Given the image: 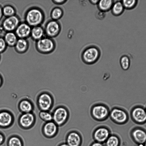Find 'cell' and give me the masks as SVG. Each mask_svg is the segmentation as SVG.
<instances>
[{"label": "cell", "instance_id": "6da1fadb", "mask_svg": "<svg viewBox=\"0 0 146 146\" xmlns=\"http://www.w3.org/2000/svg\"><path fill=\"white\" fill-rule=\"evenodd\" d=\"M24 19L25 22L32 27L41 25L44 21V15L40 8L32 7L26 12Z\"/></svg>", "mask_w": 146, "mask_h": 146}, {"label": "cell", "instance_id": "7a4b0ae2", "mask_svg": "<svg viewBox=\"0 0 146 146\" xmlns=\"http://www.w3.org/2000/svg\"><path fill=\"white\" fill-rule=\"evenodd\" d=\"M110 110L106 104L99 103L93 105L90 109V114L95 120L98 121H104L109 117Z\"/></svg>", "mask_w": 146, "mask_h": 146}, {"label": "cell", "instance_id": "3957f363", "mask_svg": "<svg viewBox=\"0 0 146 146\" xmlns=\"http://www.w3.org/2000/svg\"><path fill=\"white\" fill-rule=\"evenodd\" d=\"M100 55V52L99 48L96 46H92L86 48L83 50L81 58L84 63L92 64L98 60Z\"/></svg>", "mask_w": 146, "mask_h": 146}, {"label": "cell", "instance_id": "277c9868", "mask_svg": "<svg viewBox=\"0 0 146 146\" xmlns=\"http://www.w3.org/2000/svg\"><path fill=\"white\" fill-rule=\"evenodd\" d=\"M35 47L39 52L42 54H48L54 50L56 44L52 38L45 36L36 41Z\"/></svg>", "mask_w": 146, "mask_h": 146}, {"label": "cell", "instance_id": "5b68a950", "mask_svg": "<svg viewBox=\"0 0 146 146\" xmlns=\"http://www.w3.org/2000/svg\"><path fill=\"white\" fill-rule=\"evenodd\" d=\"M109 117L114 123L123 124L128 120L129 115L127 111L124 108L115 106L110 110Z\"/></svg>", "mask_w": 146, "mask_h": 146}, {"label": "cell", "instance_id": "8992f818", "mask_svg": "<svg viewBox=\"0 0 146 146\" xmlns=\"http://www.w3.org/2000/svg\"><path fill=\"white\" fill-rule=\"evenodd\" d=\"M52 114V121L58 126H62L65 123L69 116L68 110L66 107L63 106L56 108Z\"/></svg>", "mask_w": 146, "mask_h": 146}, {"label": "cell", "instance_id": "52a82bcc", "mask_svg": "<svg viewBox=\"0 0 146 146\" xmlns=\"http://www.w3.org/2000/svg\"><path fill=\"white\" fill-rule=\"evenodd\" d=\"M130 115L132 120L137 123L146 122V111L142 106L136 105L133 107L130 110Z\"/></svg>", "mask_w": 146, "mask_h": 146}, {"label": "cell", "instance_id": "ba28073f", "mask_svg": "<svg viewBox=\"0 0 146 146\" xmlns=\"http://www.w3.org/2000/svg\"><path fill=\"white\" fill-rule=\"evenodd\" d=\"M37 103L40 111H48L53 105L54 100L50 94L44 92L40 94L38 96Z\"/></svg>", "mask_w": 146, "mask_h": 146}, {"label": "cell", "instance_id": "9c48e42d", "mask_svg": "<svg viewBox=\"0 0 146 146\" xmlns=\"http://www.w3.org/2000/svg\"><path fill=\"white\" fill-rule=\"evenodd\" d=\"M44 29L45 36L52 38L59 34L61 30V26L58 21L51 19L46 23Z\"/></svg>", "mask_w": 146, "mask_h": 146}, {"label": "cell", "instance_id": "30bf717a", "mask_svg": "<svg viewBox=\"0 0 146 146\" xmlns=\"http://www.w3.org/2000/svg\"><path fill=\"white\" fill-rule=\"evenodd\" d=\"M18 123L21 127L27 129L32 127L36 122V118L32 112L22 113L19 117Z\"/></svg>", "mask_w": 146, "mask_h": 146}, {"label": "cell", "instance_id": "8fae6325", "mask_svg": "<svg viewBox=\"0 0 146 146\" xmlns=\"http://www.w3.org/2000/svg\"><path fill=\"white\" fill-rule=\"evenodd\" d=\"M21 22L19 17L15 15L6 17L3 21L2 24L6 32H14Z\"/></svg>", "mask_w": 146, "mask_h": 146}, {"label": "cell", "instance_id": "7c38bea8", "mask_svg": "<svg viewBox=\"0 0 146 146\" xmlns=\"http://www.w3.org/2000/svg\"><path fill=\"white\" fill-rule=\"evenodd\" d=\"M14 117L9 111L5 110H0V128H7L11 126L14 122Z\"/></svg>", "mask_w": 146, "mask_h": 146}, {"label": "cell", "instance_id": "4fadbf2b", "mask_svg": "<svg viewBox=\"0 0 146 146\" xmlns=\"http://www.w3.org/2000/svg\"><path fill=\"white\" fill-rule=\"evenodd\" d=\"M58 127L52 121L44 123L42 127V133L47 138H53L58 133Z\"/></svg>", "mask_w": 146, "mask_h": 146}, {"label": "cell", "instance_id": "5bb4252c", "mask_svg": "<svg viewBox=\"0 0 146 146\" xmlns=\"http://www.w3.org/2000/svg\"><path fill=\"white\" fill-rule=\"evenodd\" d=\"M32 27L25 22H21L14 32L19 38L27 39L30 36Z\"/></svg>", "mask_w": 146, "mask_h": 146}, {"label": "cell", "instance_id": "9a60e30c", "mask_svg": "<svg viewBox=\"0 0 146 146\" xmlns=\"http://www.w3.org/2000/svg\"><path fill=\"white\" fill-rule=\"evenodd\" d=\"M110 136L108 129L104 126L99 127L94 131L93 137L95 141L100 143L105 142Z\"/></svg>", "mask_w": 146, "mask_h": 146}, {"label": "cell", "instance_id": "2e32d148", "mask_svg": "<svg viewBox=\"0 0 146 146\" xmlns=\"http://www.w3.org/2000/svg\"><path fill=\"white\" fill-rule=\"evenodd\" d=\"M82 138L79 133L74 131L69 133L66 137V143L69 146H80Z\"/></svg>", "mask_w": 146, "mask_h": 146}, {"label": "cell", "instance_id": "e0dca14e", "mask_svg": "<svg viewBox=\"0 0 146 146\" xmlns=\"http://www.w3.org/2000/svg\"><path fill=\"white\" fill-rule=\"evenodd\" d=\"M29 46V44L27 39L19 38L14 47L17 52L23 54L28 50Z\"/></svg>", "mask_w": 146, "mask_h": 146}, {"label": "cell", "instance_id": "ac0fdd59", "mask_svg": "<svg viewBox=\"0 0 146 146\" xmlns=\"http://www.w3.org/2000/svg\"><path fill=\"white\" fill-rule=\"evenodd\" d=\"M45 36L44 29L40 25L32 27L30 36L33 40L36 41Z\"/></svg>", "mask_w": 146, "mask_h": 146}, {"label": "cell", "instance_id": "d6986e66", "mask_svg": "<svg viewBox=\"0 0 146 146\" xmlns=\"http://www.w3.org/2000/svg\"><path fill=\"white\" fill-rule=\"evenodd\" d=\"M18 107L22 113L32 112L33 108L32 103L27 99H23L20 101Z\"/></svg>", "mask_w": 146, "mask_h": 146}, {"label": "cell", "instance_id": "ffe728a7", "mask_svg": "<svg viewBox=\"0 0 146 146\" xmlns=\"http://www.w3.org/2000/svg\"><path fill=\"white\" fill-rule=\"evenodd\" d=\"M132 136L137 143L142 144L146 142V133L140 129H136L132 133Z\"/></svg>", "mask_w": 146, "mask_h": 146}, {"label": "cell", "instance_id": "44dd1931", "mask_svg": "<svg viewBox=\"0 0 146 146\" xmlns=\"http://www.w3.org/2000/svg\"><path fill=\"white\" fill-rule=\"evenodd\" d=\"M3 37L7 46L11 47L15 46L18 39L14 32H6Z\"/></svg>", "mask_w": 146, "mask_h": 146}, {"label": "cell", "instance_id": "7402d4cb", "mask_svg": "<svg viewBox=\"0 0 146 146\" xmlns=\"http://www.w3.org/2000/svg\"><path fill=\"white\" fill-rule=\"evenodd\" d=\"M112 0H102L99 1L98 4L99 10L106 12L111 10L114 3Z\"/></svg>", "mask_w": 146, "mask_h": 146}, {"label": "cell", "instance_id": "603a6c76", "mask_svg": "<svg viewBox=\"0 0 146 146\" xmlns=\"http://www.w3.org/2000/svg\"><path fill=\"white\" fill-rule=\"evenodd\" d=\"M124 8L121 1L114 2L111 9L112 13L115 16H119L123 12Z\"/></svg>", "mask_w": 146, "mask_h": 146}, {"label": "cell", "instance_id": "cb8c5ba5", "mask_svg": "<svg viewBox=\"0 0 146 146\" xmlns=\"http://www.w3.org/2000/svg\"><path fill=\"white\" fill-rule=\"evenodd\" d=\"M7 146H23L21 139L16 135H12L7 139Z\"/></svg>", "mask_w": 146, "mask_h": 146}, {"label": "cell", "instance_id": "d4e9b609", "mask_svg": "<svg viewBox=\"0 0 146 146\" xmlns=\"http://www.w3.org/2000/svg\"><path fill=\"white\" fill-rule=\"evenodd\" d=\"M63 13V10L61 8L56 7L52 9L50 12V16L52 19L58 21L62 17Z\"/></svg>", "mask_w": 146, "mask_h": 146}, {"label": "cell", "instance_id": "484cf974", "mask_svg": "<svg viewBox=\"0 0 146 146\" xmlns=\"http://www.w3.org/2000/svg\"><path fill=\"white\" fill-rule=\"evenodd\" d=\"M3 15L8 17L16 15V10L15 8L11 5H5L3 8Z\"/></svg>", "mask_w": 146, "mask_h": 146}, {"label": "cell", "instance_id": "4316f807", "mask_svg": "<svg viewBox=\"0 0 146 146\" xmlns=\"http://www.w3.org/2000/svg\"><path fill=\"white\" fill-rule=\"evenodd\" d=\"M120 64L122 69L127 70L130 66L131 62L129 57L126 55H123L120 58L119 60Z\"/></svg>", "mask_w": 146, "mask_h": 146}, {"label": "cell", "instance_id": "83f0119b", "mask_svg": "<svg viewBox=\"0 0 146 146\" xmlns=\"http://www.w3.org/2000/svg\"><path fill=\"white\" fill-rule=\"evenodd\" d=\"M38 115L40 119L45 123L52 121V114L48 111H40Z\"/></svg>", "mask_w": 146, "mask_h": 146}, {"label": "cell", "instance_id": "f1b7e54d", "mask_svg": "<svg viewBox=\"0 0 146 146\" xmlns=\"http://www.w3.org/2000/svg\"><path fill=\"white\" fill-rule=\"evenodd\" d=\"M105 142L106 146H118L119 142L118 137L113 135H110Z\"/></svg>", "mask_w": 146, "mask_h": 146}, {"label": "cell", "instance_id": "f546056e", "mask_svg": "<svg viewBox=\"0 0 146 146\" xmlns=\"http://www.w3.org/2000/svg\"><path fill=\"white\" fill-rule=\"evenodd\" d=\"M125 9L131 10L134 8L137 5L138 1L136 0L121 1Z\"/></svg>", "mask_w": 146, "mask_h": 146}, {"label": "cell", "instance_id": "4dcf8cb0", "mask_svg": "<svg viewBox=\"0 0 146 146\" xmlns=\"http://www.w3.org/2000/svg\"><path fill=\"white\" fill-rule=\"evenodd\" d=\"M7 46L3 37H0V53L4 52Z\"/></svg>", "mask_w": 146, "mask_h": 146}, {"label": "cell", "instance_id": "1f68e13d", "mask_svg": "<svg viewBox=\"0 0 146 146\" xmlns=\"http://www.w3.org/2000/svg\"><path fill=\"white\" fill-rule=\"evenodd\" d=\"M106 15V12L100 10L97 11L95 14L96 17L99 20L103 19L105 17Z\"/></svg>", "mask_w": 146, "mask_h": 146}, {"label": "cell", "instance_id": "d6a6232c", "mask_svg": "<svg viewBox=\"0 0 146 146\" xmlns=\"http://www.w3.org/2000/svg\"><path fill=\"white\" fill-rule=\"evenodd\" d=\"M5 140V137L3 133L0 131V146L3 145Z\"/></svg>", "mask_w": 146, "mask_h": 146}, {"label": "cell", "instance_id": "836d02e7", "mask_svg": "<svg viewBox=\"0 0 146 146\" xmlns=\"http://www.w3.org/2000/svg\"><path fill=\"white\" fill-rule=\"evenodd\" d=\"M6 33L4 29L2 23H0V37H3Z\"/></svg>", "mask_w": 146, "mask_h": 146}, {"label": "cell", "instance_id": "e575fe53", "mask_svg": "<svg viewBox=\"0 0 146 146\" xmlns=\"http://www.w3.org/2000/svg\"><path fill=\"white\" fill-rule=\"evenodd\" d=\"M67 0H53L52 1L54 3L57 5H61L64 4Z\"/></svg>", "mask_w": 146, "mask_h": 146}, {"label": "cell", "instance_id": "d590c367", "mask_svg": "<svg viewBox=\"0 0 146 146\" xmlns=\"http://www.w3.org/2000/svg\"><path fill=\"white\" fill-rule=\"evenodd\" d=\"M90 146H103L102 143L95 141L92 143Z\"/></svg>", "mask_w": 146, "mask_h": 146}, {"label": "cell", "instance_id": "8d00e7d4", "mask_svg": "<svg viewBox=\"0 0 146 146\" xmlns=\"http://www.w3.org/2000/svg\"><path fill=\"white\" fill-rule=\"evenodd\" d=\"M93 5H97L99 0H90L89 1Z\"/></svg>", "mask_w": 146, "mask_h": 146}, {"label": "cell", "instance_id": "74e56055", "mask_svg": "<svg viewBox=\"0 0 146 146\" xmlns=\"http://www.w3.org/2000/svg\"><path fill=\"white\" fill-rule=\"evenodd\" d=\"M3 15L2 8L0 6V20L2 19Z\"/></svg>", "mask_w": 146, "mask_h": 146}, {"label": "cell", "instance_id": "f35d334b", "mask_svg": "<svg viewBox=\"0 0 146 146\" xmlns=\"http://www.w3.org/2000/svg\"><path fill=\"white\" fill-rule=\"evenodd\" d=\"M3 82V78L0 74V88L2 86Z\"/></svg>", "mask_w": 146, "mask_h": 146}, {"label": "cell", "instance_id": "ab89813d", "mask_svg": "<svg viewBox=\"0 0 146 146\" xmlns=\"http://www.w3.org/2000/svg\"><path fill=\"white\" fill-rule=\"evenodd\" d=\"M58 146H69L66 143H62L60 144Z\"/></svg>", "mask_w": 146, "mask_h": 146}, {"label": "cell", "instance_id": "60d3db41", "mask_svg": "<svg viewBox=\"0 0 146 146\" xmlns=\"http://www.w3.org/2000/svg\"><path fill=\"white\" fill-rule=\"evenodd\" d=\"M145 143V146H146V142Z\"/></svg>", "mask_w": 146, "mask_h": 146}, {"label": "cell", "instance_id": "b9f144b4", "mask_svg": "<svg viewBox=\"0 0 146 146\" xmlns=\"http://www.w3.org/2000/svg\"><path fill=\"white\" fill-rule=\"evenodd\" d=\"M145 108V110H146V107Z\"/></svg>", "mask_w": 146, "mask_h": 146}]
</instances>
